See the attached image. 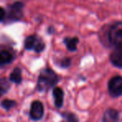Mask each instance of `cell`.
Returning a JSON list of instances; mask_svg holds the SVG:
<instances>
[{
    "label": "cell",
    "instance_id": "16",
    "mask_svg": "<svg viewBox=\"0 0 122 122\" xmlns=\"http://www.w3.org/2000/svg\"><path fill=\"white\" fill-rule=\"evenodd\" d=\"M71 59L70 58H64V59H61L59 63V65L62 68H67L71 65Z\"/></svg>",
    "mask_w": 122,
    "mask_h": 122
},
{
    "label": "cell",
    "instance_id": "13",
    "mask_svg": "<svg viewBox=\"0 0 122 122\" xmlns=\"http://www.w3.org/2000/svg\"><path fill=\"white\" fill-rule=\"evenodd\" d=\"M61 122H79L77 116L71 112H64L61 114Z\"/></svg>",
    "mask_w": 122,
    "mask_h": 122
},
{
    "label": "cell",
    "instance_id": "5",
    "mask_svg": "<svg viewBox=\"0 0 122 122\" xmlns=\"http://www.w3.org/2000/svg\"><path fill=\"white\" fill-rule=\"evenodd\" d=\"M44 115V107L41 101L34 100L31 104L30 111H29V116L34 121H40Z\"/></svg>",
    "mask_w": 122,
    "mask_h": 122
},
{
    "label": "cell",
    "instance_id": "6",
    "mask_svg": "<svg viewBox=\"0 0 122 122\" xmlns=\"http://www.w3.org/2000/svg\"><path fill=\"white\" fill-rule=\"evenodd\" d=\"M23 7H24V3L22 2H16V3H13L9 7V13H8L9 19L15 20V21L20 19L23 17L22 10H23Z\"/></svg>",
    "mask_w": 122,
    "mask_h": 122
},
{
    "label": "cell",
    "instance_id": "15",
    "mask_svg": "<svg viewBox=\"0 0 122 122\" xmlns=\"http://www.w3.org/2000/svg\"><path fill=\"white\" fill-rule=\"evenodd\" d=\"M16 105H17V102L15 100H13V99H5L1 102V106L4 110H9L10 109L15 107Z\"/></svg>",
    "mask_w": 122,
    "mask_h": 122
},
{
    "label": "cell",
    "instance_id": "7",
    "mask_svg": "<svg viewBox=\"0 0 122 122\" xmlns=\"http://www.w3.org/2000/svg\"><path fill=\"white\" fill-rule=\"evenodd\" d=\"M110 59L114 66L122 69V46L115 48L110 55Z\"/></svg>",
    "mask_w": 122,
    "mask_h": 122
},
{
    "label": "cell",
    "instance_id": "10",
    "mask_svg": "<svg viewBox=\"0 0 122 122\" xmlns=\"http://www.w3.org/2000/svg\"><path fill=\"white\" fill-rule=\"evenodd\" d=\"M53 98H54V104L56 108H61L63 105L64 100V91L62 89L59 87H55L52 90Z\"/></svg>",
    "mask_w": 122,
    "mask_h": 122
},
{
    "label": "cell",
    "instance_id": "11",
    "mask_svg": "<svg viewBox=\"0 0 122 122\" xmlns=\"http://www.w3.org/2000/svg\"><path fill=\"white\" fill-rule=\"evenodd\" d=\"M22 70L19 67H15L10 74L9 81L14 84H20L22 82Z\"/></svg>",
    "mask_w": 122,
    "mask_h": 122
},
{
    "label": "cell",
    "instance_id": "9",
    "mask_svg": "<svg viewBox=\"0 0 122 122\" xmlns=\"http://www.w3.org/2000/svg\"><path fill=\"white\" fill-rule=\"evenodd\" d=\"M14 59V54L9 50L2 49L0 50V67L9 64Z\"/></svg>",
    "mask_w": 122,
    "mask_h": 122
},
{
    "label": "cell",
    "instance_id": "3",
    "mask_svg": "<svg viewBox=\"0 0 122 122\" xmlns=\"http://www.w3.org/2000/svg\"><path fill=\"white\" fill-rule=\"evenodd\" d=\"M24 49L27 50H33L36 53H41L45 49V43L38 35L32 34L25 39Z\"/></svg>",
    "mask_w": 122,
    "mask_h": 122
},
{
    "label": "cell",
    "instance_id": "14",
    "mask_svg": "<svg viewBox=\"0 0 122 122\" xmlns=\"http://www.w3.org/2000/svg\"><path fill=\"white\" fill-rule=\"evenodd\" d=\"M10 89V83L7 79L0 78V98Z\"/></svg>",
    "mask_w": 122,
    "mask_h": 122
},
{
    "label": "cell",
    "instance_id": "17",
    "mask_svg": "<svg viewBox=\"0 0 122 122\" xmlns=\"http://www.w3.org/2000/svg\"><path fill=\"white\" fill-rule=\"evenodd\" d=\"M5 16H6V13H5V10L3 8H2L0 6V22H2L4 19Z\"/></svg>",
    "mask_w": 122,
    "mask_h": 122
},
{
    "label": "cell",
    "instance_id": "1",
    "mask_svg": "<svg viewBox=\"0 0 122 122\" xmlns=\"http://www.w3.org/2000/svg\"><path fill=\"white\" fill-rule=\"evenodd\" d=\"M59 81V77L54 70L50 68H45L40 72L37 78V90L39 92H46L54 87Z\"/></svg>",
    "mask_w": 122,
    "mask_h": 122
},
{
    "label": "cell",
    "instance_id": "4",
    "mask_svg": "<svg viewBox=\"0 0 122 122\" xmlns=\"http://www.w3.org/2000/svg\"><path fill=\"white\" fill-rule=\"evenodd\" d=\"M108 91L112 97H119L122 95V77L115 76L110 80L108 83Z\"/></svg>",
    "mask_w": 122,
    "mask_h": 122
},
{
    "label": "cell",
    "instance_id": "2",
    "mask_svg": "<svg viewBox=\"0 0 122 122\" xmlns=\"http://www.w3.org/2000/svg\"><path fill=\"white\" fill-rule=\"evenodd\" d=\"M107 39L109 44L115 48L122 46V22L117 21L107 29Z\"/></svg>",
    "mask_w": 122,
    "mask_h": 122
},
{
    "label": "cell",
    "instance_id": "8",
    "mask_svg": "<svg viewBox=\"0 0 122 122\" xmlns=\"http://www.w3.org/2000/svg\"><path fill=\"white\" fill-rule=\"evenodd\" d=\"M120 120V114L116 110L110 108L105 111L102 117V122H118Z\"/></svg>",
    "mask_w": 122,
    "mask_h": 122
},
{
    "label": "cell",
    "instance_id": "12",
    "mask_svg": "<svg viewBox=\"0 0 122 122\" xmlns=\"http://www.w3.org/2000/svg\"><path fill=\"white\" fill-rule=\"evenodd\" d=\"M64 44H66V48L70 51H76L77 49V44L79 43V39L76 37H66L63 40Z\"/></svg>",
    "mask_w": 122,
    "mask_h": 122
}]
</instances>
